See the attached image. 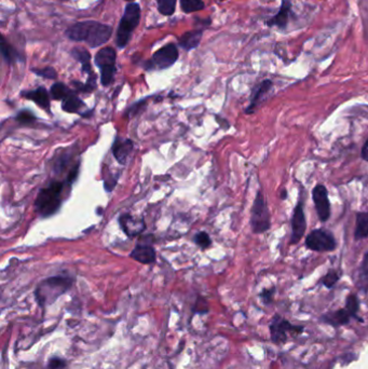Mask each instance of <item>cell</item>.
<instances>
[{
    "mask_svg": "<svg viewBox=\"0 0 368 369\" xmlns=\"http://www.w3.org/2000/svg\"><path fill=\"white\" fill-rule=\"evenodd\" d=\"M68 157L67 156H61L60 158H58L55 162L54 164V172L55 173H60V172H63V169L65 168V166L67 165V160Z\"/></svg>",
    "mask_w": 368,
    "mask_h": 369,
    "instance_id": "35",
    "label": "cell"
},
{
    "mask_svg": "<svg viewBox=\"0 0 368 369\" xmlns=\"http://www.w3.org/2000/svg\"><path fill=\"white\" fill-rule=\"evenodd\" d=\"M64 188L62 181H52L48 187L39 191L35 200V210L41 217H50L60 209L61 194Z\"/></svg>",
    "mask_w": 368,
    "mask_h": 369,
    "instance_id": "2",
    "label": "cell"
},
{
    "mask_svg": "<svg viewBox=\"0 0 368 369\" xmlns=\"http://www.w3.org/2000/svg\"><path fill=\"white\" fill-rule=\"evenodd\" d=\"M304 331V326L293 325L289 321L284 320L282 316L274 315L270 324L271 340L275 344H283L288 341V334L299 335Z\"/></svg>",
    "mask_w": 368,
    "mask_h": 369,
    "instance_id": "6",
    "label": "cell"
},
{
    "mask_svg": "<svg viewBox=\"0 0 368 369\" xmlns=\"http://www.w3.org/2000/svg\"><path fill=\"white\" fill-rule=\"evenodd\" d=\"M360 156H362V158L368 162V139L366 141V143L364 144L363 148H362V153H360Z\"/></svg>",
    "mask_w": 368,
    "mask_h": 369,
    "instance_id": "38",
    "label": "cell"
},
{
    "mask_svg": "<svg viewBox=\"0 0 368 369\" xmlns=\"http://www.w3.org/2000/svg\"><path fill=\"white\" fill-rule=\"evenodd\" d=\"M92 24L93 21L80 22V23L70 26L67 29L66 34H67L68 38L73 41H85L87 38V35L90 33Z\"/></svg>",
    "mask_w": 368,
    "mask_h": 369,
    "instance_id": "15",
    "label": "cell"
},
{
    "mask_svg": "<svg viewBox=\"0 0 368 369\" xmlns=\"http://www.w3.org/2000/svg\"><path fill=\"white\" fill-rule=\"evenodd\" d=\"M358 308H359V302L355 295H350V296H348L347 301H345V309H347V311L350 313L351 317H354V319L356 320L359 319V317L357 316Z\"/></svg>",
    "mask_w": 368,
    "mask_h": 369,
    "instance_id": "27",
    "label": "cell"
},
{
    "mask_svg": "<svg viewBox=\"0 0 368 369\" xmlns=\"http://www.w3.org/2000/svg\"><path fill=\"white\" fill-rule=\"evenodd\" d=\"M195 242H196V244L199 247H201L203 249L210 247L211 244H212V240L210 238V235L207 232H204V231L199 232V233L196 234Z\"/></svg>",
    "mask_w": 368,
    "mask_h": 369,
    "instance_id": "30",
    "label": "cell"
},
{
    "mask_svg": "<svg viewBox=\"0 0 368 369\" xmlns=\"http://www.w3.org/2000/svg\"><path fill=\"white\" fill-rule=\"evenodd\" d=\"M120 227L128 237L133 238L141 234L145 230V221L143 219H136L130 214H123L119 217Z\"/></svg>",
    "mask_w": 368,
    "mask_h": 369,
    "instance_id": "11",
    "label": "cell"
},
{
    "mask_svg": "<svg viewBox=\"0 0 368 369\" xmlns=\"http://www.w3.org/2000/svg\"><path fill=\"white\" fill-rule=\"evenodd\" d=\"M202 38V32L201 31H194V32H189L183 35L181 38L179 39V43L180 46L186 49V50H191L195 49L199 46Z\"/></svg>",
    "mask_w": 368,
    "mask_h": 369,
    "instance_id": "21",
    "label": "cell"
},
{
    "mask_svg": "<svg viewBox=\"0 0 368 369\" xmlns=\"http://www.w3.org/2000/svg\"><path fill=\"white\" fill-rule=\"evenodd\" d=\"M113 34V28L109 25H104L93 22L90 33L87 35L85 42L89 44L91 48H98L102 44L107 42Z\"/></svg>",
    "mask_w": 368,
    "mask_h": 369,
    "instance_id": "10",
    "label": "cell"
},
{
    "mask_svg": "<svg viewBox=\"0 0 368 369\" xmlns=\"http://www.w3.org/2000/svg\"><path fill=\"white\" fill-rule=\"evenodd\" d=\"M17 120L20 123L28 124V123H33L36 120V117L34 116L33 113L29 112V110H22V112H20L17 115Z\"/></svg>",
    "mask_w": 368,
    "mask_h": 369,
    "instance_id": "32",
    "label": "cell"
},
{
    "mask_svg": "<svg viewBox=\"0 0 368 369\" xmlns=\"http://www.w3.org/2000/svg\"><path fill=\"white\" fill-rule=\"evenodd\" d=\"M312 199L320 220L325 223L330 217V203L326 187L324 185H316L312 190Z\"/></svg>",
    "mask_w": 368,
    "mask_h": 369,
    "instance_id": "8",
    "label": "cell"
},
{
    "mask_svg": "<svg viewBox=\"0 0 368 369\" xmlns=\"http://www.w3.org/2000/svg\"><path fill=\"white\" fill-rule=\"evenodd\" d=\"M127 2H134V0H127Z\"/></svg>",
    "mask_w": 368,
    "mask_h": 369,
    "instance_id": "40",
    "label": "cell"
},
{
    "mask_svg": "<svg viewBox=\"0 0 368 369\" xmlns=\"http://www.w3.org/2000/svg\"><path fill=\"white\" fill-rule=\"evenodd\" d=\"M33 71L38 75L40 77H45L47 79H55L56 78V71L51 68V67H47V68H42V69H33Z\"/></svg>",
    "mask_w": 368,
    "mask_h": 369,
    "instance_id": "34",
    "label": "cell"
},
{
    "mask_svg": "<svg viewBox=\"0 0 368 369\" xmlns=\"http://www.w3.org/2000/svg\"><path fill=\"white\" fill-rule=\"evenodd\" d=\"M78 172H79V166H78V165H76L75 167H73V168L71 169L70 173H69V175H68V179H67L68 183H71V182H73V181L76 180L77 176H78Z\"/></svg>",
    "mask_w": 368,
    "mask_h": 369,
    "instance_id": "37",
    "label": "cell"
},
{
    "mask_svg": "<svg viewBox=\"0 0 368 369\" xmlns=\"http://www.w3.org/2000/svg\"><path fill=\"white\" fill-rule=\"evenodd\" d=\"M51 97L55 101H63L72 92L64 83H55L51 87Z\"/></svg>",
    "mask_w": 368,
    "mask_h": 369,
    "instance_id": "25",
    "label": "cell"
},
{
    "mask_svg": "<svg viewBox=\"0 0 368 369\" xmlns=\"http://www.w3.org/2000/svg\"><path fill=\"white\" fill-rule=\"evenodd\" d=\"M141 20V8L137 4H130L127 6L126 12L121 19L119 28L117 33L118 47L124 48L130 39L132 32L134 31Z\"/></svg>",
    "mask_w": 368,
    "mask_h": 369,
    "instance_id": "3",
    "label": "cell"
},
{
    "mask_svg": "<svg viewBox=\"0 0 368 369\" xmlns=\"http://www.w3.org/2000/svg\"><path fill=\"white\" fill-rule=\"evenodd\" d=\"M2 51H3V55L5 57V60L7 61V63H13L14 61H17V58L19 57V54L17 53V51L14 50L10 44H8L6 42L5 38L2 39Z\"/></svg>",
    "mask_w": 368,
    "mask_h": 369,
    "instance_id": "28",
    "label": "cell"
},
{
    "mask_svg": "<svg viewBox=\"0 0 368 369\" xmlns=\"http://www.w3.org/2000/svg\"><path fill=\"white\" fill-rule=\"evenodd\" d=\"M307 229V221L304 212L303 202L298 201L297 205L294 209L293 217H292V237L290 243L292 245L297 244V243L303 239Z\"/></svg>",
    "mask_w": 368,
    "mask_h": 369,
    "instance_id": "9",
    "label": "cell"
},
{
    "mask_svg": "<svg viewBox=\"0 0 368 369\" xmlns=\"http://www.w3.org/2000/svg\"><path fill=\"white\" fill-rule=\"evenodd\" d=\"M131 257L141 263L150 264L156 261V252L150 245L137 244L135 248L132 250Z\"/></svg>",
    "mask_w": 368,
    "mask_h": 369,
    "instance_id": "14",
    "label": "cell"
},
{
    "mask_svg": "<svg viewBox=\"0 0 368 369\" xmlns=\"http://www.w3.org/2000/svg\"><path fill=\"white\" fill-rule=\"evenodd\" d=\"M24 98H26L27 100H31L33 102H35L37 105H38L40 108L42 109H47L49 110L50 108V98H49V93L43 86H40L36 90L33 91H28V92H24L22 93Z\"/></svg>",
    "mask_w": 368,
    "mask_h": 369,
    "instance_id": "18",
    "label": "cell"
},
{
    "mask_svg": "<svg viewBox=\"0 0 368 369\" xmlns=\"http://www.w3.org/2000/svg\"><path fill=\"white\" fill-rule=\"evenodd\" d=\"M271 87H272L271 81L263 80L262 82H260L254 88L252 97H251V103H249V105L246 109V114H253L255 112V109L258 107V105L262 102L264 97H266V95L269 93Z\"/></svg>",
    "mask_w": 368,
    "mask_h": 369,
    "instance_id": "12",
    "label": "cell"
},
{
    "mask_svg": "<svg viewBox=\"0 0 368 369\" xmlns=\"http://www.w3.org/2000/svg\"><path fill=\"white\" fill-rule=\"evenodd\" d=\"M357 287L362 292L368 293V250L365 253L362 263L358 268Z\"/></svg>",
    "mask_w": 368,
    "mask_h": 369,
    "instance_id": "22",
    "label": "cell"
},
{
    "mask_svg": "<svg viewBox=\"0 0 368 369\" xmlns=\"http://www.w3.org/2000/svg\"><path fill=\"white\" fill-rule=\"evenodd\" d=\"M95 64L99 66L100 69L116 67V51L110 47L102 49L95 56Z\"/></svg>",
    "mask_w": 368,
    "mask_h": 369,
    "instance_id": "19",
    "label": "cell"
},
{
    "mask_svg": "<svg viewBox=\"0 0 368 369\" xmlns=\"http://www.w3.org/2000/svg\"><path fill=\"white\" fill-rule=\"evenodd\" d=\"M274 292H275V289L274 287H271V289L269 290H263L260 294V297L262 299V301L264 302V304L268 305L270 304V302L272 301V297H273L274 295Z\"/></svg>",
    "mask_w": 368,
    "mask_h": 369,
    "instance_id": "36",
    "label": "cell"
},
{
    "mask_svg": "<svg viewBox=\"0 0 368 369\" xmlns=\"http://www.w3.org/2000/svg\"><path fill=\"white\" fill-rule=\"evenodd\" d=\"M84 106V103L81 101L75 94L71 93L67 98L62 101V108L64 112L69 114L78 113V110Z\"/></svg>",
    "mask_w": 368,
    "mask_h": 369,
    "instance_id": "23",
    "label": "cell"
},
{
    "mask_svg": "<svg viewBox=\"0 0 368 369\" xmlns=\"http://www.w3.org/2000/svg\"><path fill=\"white\" fill-rule=\"evenodd\" d=\"M350 319H351V315L345 308L337 310V311L335 312H329L327 314H324L321 317V320L324 323L329 324V325H332L334 327L347 325V324L350 322Z\"/></svg>",
    "mask_w": 368,
    "mask_h": 369,
    "instance_id": "16",
    "label": "cell"
},
{
    "mask_svg": "<svg viewBox=\"0 0 368 369\" xmlns=\"http://www.w3.org/2000/svg\"><path fill=\"white\" fill-rule=\"evenodd\" d=\"M178 51L175 44H167L153 54L152 60L147 65V69H165L177 61Z\"/></svg>",
    "mask_w": 368,
    "mask_h": 369,
    "instance_id": "7",
    "label": "cell"
},
{
    "mask_svg": "<svg viewBox=\"0 0 368 369\" xmlns=\"http://www.w3.org/2000/svg\"><path fill=\"white\" fill-rule=\"evenodd\" d=\"M280 198H281V200H285L288 198V191H286V189H282L281 193H280Z\"/></svg>",
    "mask_w": 368,
    "mask_h": 369,
    "instance_id": "39",
    "label": "cell"
},
{
    "mask_svg": "<svg viewBox=\"0 0 368 369\" xmlns=\"http://www.w3.org/2000/svg\"><path fill=\"white\" fill-rule=\"evenodd\" d=\"M158 9L163 16H172L175 11L176 0H157Z\"/></svg>",
    "mask_w": 368,
    "mask_h": 369,
    "instance_id": "29",
    "label": "cell"
},
{
    "mask_svg": "<svg viewBox=\"0 0 368 369\" xmlns=\"http://www.w3.org/2000/svg\"><path fill=\"white\" fill-rule=\"evenodd\" d=\"M134 148L133 142L131 139H119L117 138L113 146V154L117 161L121 164H124L128 160V157Z\"/></svg>",
    "mask_w": 368,
    "mask_h": 369,
    "instance_id": "13",
    "label": "cell"
},
{
    "mask_svg": "<svg viewBox=\"0 0 368 369\" xmlns=\"http://www.w3.org/2000/svg\"><path fill=\"white\" fill-rule=\"evenodd\" d=\"M306 247L314 252H333L337 247L334 234L325 229H316L307 235Z\"/></svg>",
    "mask_w": 368,
    "mask_h": 369,
    "instance_id": "5",
    "label": "cell"
},
{
    "mask_svg": "<svg viewBox=\"0 0 368 369\" xmlns=\"http://www.w3.org/2000/svg\"><path fill=\"white\" fill-rule=\"evenodd\" d=\"M368 237V212H358L356 214V224L354 238L363 240Z\"/></svg>",
    "mask_w": 368,
    "mask_h": 369,
    "instance_id": "20",
    "label": "cell"
},
{
    "mask_svg": "<svg viewBox=\"0 0 368 369\" xmlns=\"http://www.w3.org/2000/svg\"><path fill=\"white\" fill-rule=\"evenodd\" d=\"M251 227L253 232L256 234L266 232L271 227L269 209L266 198H264V195L262 194L261 190L257 193L253 204L251 214Z\"/></svg>",
    "mask_w": 368,
    "mask_h": 369,
    "instance_id": "4",
    "label": "cell"
},
{
    "mask_svg": "<svg viewBox=\"0 0 368 369\" xmlns=\"http://www.w3.org/2000/svg\"><path fill=\"white\" fill-rule=\"evenodd\" d=\"M291 0H282V5L280 7L279 12L275 16L267 22L268 26H278L284 28L288 24L290 13H291Z\"/></svg>",
    "mask_w": 368,
    "mask_h": 369,
    "instance_id": "17",
    "label": "cell"
},
{
    "mask_svg": "<svg viewBox=\"0 0 368 369\" xmlns=\"http://www.w3.org/2000/svg\"><path fill=\"white\" fill-rule=\"evenodd\" d=\"M338 281H339V274L333 270L329 271L327 274L322 279V283L324 284V286L327 287V289H332Z\"/></svg>",
    "mask_w": 368,
    "mask_h": 369,
    "instance_id": "31",
    "label": "cell"
},
{
    "mask_svg": "<svg viewBox=\"0 0 368 369\" xmlns=\"http://www.w3.org/2000/svg\"><path fill=\"white\" fill-rule=\"evenodd\" d=\"M72 55L75 56L77 61H79L82 65V69L84 72L92 75V69H91V57L90 53L85 51L82 48H75L72 50Z\"/></svg>",
    "mask_w": 368,
    "mask_h": 369,
    "instance_id": "24",
    "label": "cell"
},
{
    "mask_svg": "<svg viewBox=\"0 0 368 369\" xmlns=\"http://www.w3.org/2000/svg\"><path fill=\"white\" fill-rule=\"evenodd\" d=\"M73 284V279L68 275L48 278L37 286L35 297L39 306L46 308L67 292Z\"/></svg>",
    "mask_w": 368,
    "mask_h": 369,
    "instance_id": "1",
    "label": "cell"
},
{
    "mask_svg": "<svg viewBox=\"0 0 368 369\" xmlns=\"http://www.w3.org/2000/svg\"><path fill=\"white\" fill-rule=\"evenodd\" d=\"M66 366H67L66 360L58 356L51 357L48 363V369H64Z\"/></svg>",
    "mask_w": 368,
    "mask_h": 369,
    "instance_id": "33",
    "label": "cell"
},
{
    "mask_svg": "<svg viewBox=\"0 0 368 369\" xmlns=\"http://www.w3.org/2000/svg\"><path fill=\"white\" fill-rule=\"evenodd\" d=\"M181 9L186 13L196 12L204 8V3L202 0H180Z\"/></svg>",
    "mask_w": 368,
    "mask_h": 369,
    "instance_id": "26",
    "label": "cell"
}]
</instances>
